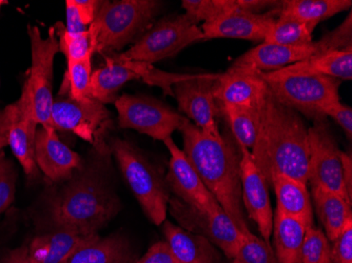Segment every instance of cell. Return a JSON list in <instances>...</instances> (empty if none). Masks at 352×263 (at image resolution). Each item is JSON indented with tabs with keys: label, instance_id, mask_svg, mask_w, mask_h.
Instances as JSON below:
<instances>
[{
	"label": "cell",
	"instance_id": "1",
	"mask_svg": "<svg viewBox=\"0 0 352 263\" xmlns=\"http://www.w3.org/2000/svg\"><path fill=\"white\" fill-rule=\"evenodd\" d=\"M256 111L258 135L250 153L268 185L274 174L308 185V128L300 113L280 104L268 87Z\"/></svg>",
	"mask_w": 352,
	"mask_h": 263
},
{
	"label": "cell",
	"instance_id": "2",
	"mask_svg": "<svg viewBox=\"0 0 352 263\" xmlns=\"http://www.w3.org/2000/svg\"><path fill=\"white\" fill-rule=\"evenodd\" d=\"M183 152L223 211L242 233L251 232L241 187V150L232 135L221 138L204 133L186 119L179 128Z\"/></svg>",
	"mask_w": 352,
	"mask_h": 263
},
{
	"label": "cell",
	"instance_id": "3",
	"mask_svg": "<svg viewBox=\"0 0 352 263\" xmlns=\"http://www.w3.org/2000/svg\"><path fill=\"white\" fill-rule=\"evenodd\" d=\"M120 209L118 198L94 170L73 174L50 203L51 218L57 229L88 236L98 234Z\"/></svg>",
	"mask_w": 352,
	"mask_h": 263
},
{
	"label": "cell",
	"instance_id": "4",
	"mask_svg": "<svg viewBox=\"0 0 352 263\" xmlns=\"http://www.w3.org/2000/svg\"><path fill=\"white\" fill-rule=\"evenodd\" d=\"M161 9L162 3L155 0L102 1L89 27L96 53L110 56L126 45L135 43L151 29Z\"/></svg>",
	"mask_w": 352,
	"mask_h": 263
},
{
	"label": "cell",
	"instance_id": "5",
	"mask_svg": "<svg viewBox=\"0 0 352 263\" xmlns=\"http://www.w3.org/2000/svg\"><path fill=\"white\" fill-rule=\"evenodd\" d=\"M110 149L146 216L154 225H163L171 198L166 179L130 142L114 138Z\"/></svg>",
	"mask_w": 352,
	"mask_h": 263
},
{
	"label": "cell",
	"instance_id": "6",
	"mask_svg": "<svg viewBox=\"0 0 352 263\" xmlns=\"http://www.w3.org/2000/svg\"><path fill=\"white\" fill-rule=\"evenodd\" d=\"M352 47V15L348 14L343 23L328 32L320 41L302 47L262 43L235 59L233 65H246L260 72H272L330 51Z\"/></svg>",
	"mask_w": 352,
	"mask_h": 263
},
{
	"label": "cell",
	"instance_id": "7",
	"mask_svg": "<svg viewBox=\"0 0 352 263\" xmlns=\"http://www.w3.org/2000/svg\"><path fill=\"white\" fill-rule=\"evenodd\" d=\"M262 74L269 90L280 104L314 122L326 118L324 108L340 102V79L326 75L271 77L265 72Z\"/></svg>",
	"mask_w": 352,
	"mask_h": 263
},
{
	"label": "cell",
	"instance_id": "8",
	"mask_svg": "<svg viewBox=\"0 0 352 263\" xmlns=\"http://www.w3.org/2000/svg\"><path fill=\"white\" fill-rule=\"evenodd\" d=\"M201 41H206L203 31L186 14L170 16L152 25L129 50L120 55L129 60L153 65Z\"/></svg>",
	"mask_w": 352,
	"mask_h": 263
},
{
	"label": "cell",
	"instance_id": "9",
	"mask_svg": "<svg viewBox=\"0 0 352 263\" xmlns=\"http://www.w3.org/2000/svg\"><path fill=\"white\" fill-rule=\"evenodd\" d=\"M28 34L31 41V68L25 86L29 91L37 124L52 128L53 65L59 52L58 38L54 27H50L47 36L43 37L38 27L28 25Z\"/></svg>",
	"mask_w": 352,
	"mask_h": 263
},
{
	"label": "cell",
	"instance_id": "10",
	"mask_svg": "<svg viewBox=\"0 0 352 263\" xmlns=\"http://www.w3.org/2000/svg\"><path fill=\"white\" fill-rule=\"evenodd\" d=\"M118 126L165 141L187 118L160 100L142 95L124 94L114 102Z\"/></svg>",
	"mask_w": 352,
	"mask_h": 263
},
{
	"label": "cell",
	"instance_id": "11",
	"mask_svg": "<svg viewBox=\"0 0 352 263\" xmlns=\"http://www.w3.org/2000/svg\"><path fill=\"white\" fill-rule=\"evenodd\" d=\"M308 183L333 192L352 203L344 183L342 151L326 118L314 120V126L308 128Z\"/></svg>",
	"mask_w": 352,
	"mask_h": 263
},
{
	"label": "cell",
	"instance_id": "12",
	"mask_svg": "<svg viewBox=\"0 0 352 263\" xmlns=\"http://www.w3.org/2000/svg\"><path fill=\"white\" fill-rule=\"evenodd\" d=\"M219 74H195L175 82L172 93L182 113L204 133L221 138L217 118L221 111L213 94V86Z\"/></svg>",
	"mask_w": 352,
	"mask_h": 263
},
{
	"label": "cell",
	"instance_id": "13",
	"mask_svg": "<svg viewBox=\"0 0 352 263\" xmlns=\"http://www.w3.org/2000/svg\"><path fill=\"white\" fill-rule=\"evenodd\" d=\"M168 209L181 227L188 232L205 237L219 248L227 259L232 260L244 233L239 231L223 209L214 213H203L176 197L170 198Z\"/></svg>",
	"mask_w": 352,
	"mask_h": 263
},
{
	"label": "cell",
	"instance_id": "14",
	"mask_svg": "<svg viewBox=\"0 0 352 263\" xmlns=\"http://www.w3.org/2000/svg\"><path fill=\"white\" fill-rule=\"evenodd\" d=\"M37 126L29 91L23 84L19 100L0 111V130L7 134L8 146L30 177L38 171L35 160Z\"/></svg>",
	"mask_w": 352,
	"mask_h": 263
},
{
	"label": "cell",
	"instance_id": "15",
	"mask_svg": "<svg viewBox=\"0 0 352 263\" xmlns=\"http://www.w3.org/2000/svg\"><path fill=\"white\" fill-rule=\"evenodd\" d=\"M110 119V112L104 104L93 97L76 102L69 96H59L53 102L51 124L56 130H67L85 141L95 144L100 128Z\"/></svg>",
	"mask_w": 352,
	"mask_h": 263
},
{
	"label": "cell",
	"instance_id": "16",
	"mask_svg": "<svg viewBox=\"0 0 352 263\" xmlns=\"http://www.w3.org/2000/svg\"><path fill=\"white\" fill-rule=\"evenodd\" d=\"M164 144L170 153L166 183L175 194L176 198L203 213H214L223 209L212 194L208 191L183 150L176 146L172 138H168Z\"/></svg>",
	"mask_w": 352,
	"mask_h": 263
},
{
	"label": "cell",
	"instance_id": "17",
	"mask_svg": "<svg viewBox=\"0 0 352 263\" xmlns=\"http://www.w3.org/2000/svg\"><path fill=\"white\" fill-rule=\"evenodd\" d=\"M241 158V187L242 199L246 215L258 225V231L268 244L274 227V211L271 207L269 185L260 170L255 165L250 151L239 146Z\"/></svg>",
	"mask_w": 352,
	"mask_h": 263
},
{
	"label": "cell",
	"instance_id": "18",
	"mask_svg": "<svg viewBox=\"0 0 352 263\" xmlns=\"http://www.w3.org/2000/svg\"><path fill=\"white\" fill-rule=\"evenodd\" d=\"M262 72L246 65H233L226 73L219 74L213 86V94L223 108H254L267 90Z\"/></svg>",
	"mask_w": 352,
	"mask_h": 263
},
{
	"label": "cell",
	"instance_id": "19",
	"mask_svg": "<svg viewBox=\"0 0 352 263\" xmlns=\"http://www.w3.org/2000/svg\"><path fill=\"white\" fill-rule=\"evenodd\" d=\"M280 5L265 13L236 12L229 14L204 23L201 29L206 39L232 38L264 43L267 32L278 19Z\"/></svg>",
	"mask_w": 352,
	"mask_h": 263
},
{
	"label": "cell",
	"instance_id": "20",
	"mask_svg": "<svg viewBox=\"0 0 352 263\" xmlns=\"http://www.w3.org/2000/svg\"><path fill=\"white\" fill-rule=\"evenodd\" d=\"M35 160L37 167L53 181L71 179L73 172L82 168L80 156L59 139L53 128H37Z\"/></svg>",
	"mask_w": 352,
	"mask_h": 263
},
{
	"label": "cell",
	"instance_id": "21",
	"mask_svg": "<svg viewBox=\"0 0 352 263\" xmlns=\"http://www.w3.org/2000/svg\"><path fill=\"white\" fill-rule=\"evenodd\" d=\"M163 225L166 241L182 263H227L226 256L205 237L188 232L170 221Z\"/></svg>",
	"mask_w": 352,
	"mask_h": 263
},
{
	"label": "cell",
	"instance_id": "22",
	"mask_svg": "<svg viewBox=\"0 0 352 263\" xmlns=\"http://www.w3.org/2000/svg\"><path fill=\"white\" fill-rule=\"evenodd\" d=\"M265 73L271 77L326 75L340 80H351L352 47L345 50L330 51L288 65L280 70Z\"/></svg>",
	"mask_w": 352,
	"mask_h": 263
},
{
	"label": "cell",
	"instance_id": "23",
	"mask_svg": "<svg viewBox=\"0 0 352 263\" xmlns=\"http://www.w3.org/2000/svg\"><path fill=\"white\" fill-rule=\"evenodd\" d=\"M270 185L276 193L278 211L305 223L307 229L314 225V205L306 183L283 174H274Z\"/></svg>",
	"mask_w": 352,
	"mask_h": 263
},
{
	"label": "cell",
	"instance_id": "24",
	"mask_svg": "<svg viewBox=\"0 0 352 263\" xmlns=\"http://www.w3.org/2000/svg\"><path fill=\"white\" fill-rule=\"evenodd\" d=\"M280 5L270 0H184L186 15L195 23H208L236 12L265 13Z\"/></svg>",
	"mask_w": 352,
	"mask_h": 263
},
{
	"label": "cell",
	"instance_id": "25",
	"mask_svg": "<svg viewBox=\"0 0 352 263\" xmlns=\"http://www.w3.org/2000/svg\"><path fill=\"white\" fill-rule=\"evenodd\" d=\"M311 189L314 211L323 225L324 233L332 242L352 221V203L328 190L318 187Z\"/></svg>",
	"mask_w": 352,
	"mask_h": 263
},
{
	"label": "cell",
	"instance_id": "26",
	"mask_svg": "<svg viewBox=\"0 0 352 263\" xmlns=\"http://www.w3.org/2000/svg\"><path fill=\"white\" fill-rule=\"evenodd\" d=\"M61 263H132V256L124 239L93 234Z\"/></svg>",
	"mask_w": 352,
	"mask_h": 263
},
{
	"label": "cell",
	"instance_id": "27",
	"mask_svg": "<svg viewBox=\"0 0 352 263\" xmlns=\"http://www.w3.org/2000/svg\"><path fill=\"white\" fill-rule=\"evenodd\" d=\"M306 229L305 223L276 209L271 236L274 237V252L278 263H302Z\"/></svg>",
	"mask_w": 352,
	"mask_h": 263
},
{
	"label": "cell",
	"instance_id": "28",
	"mask_svg": "<svg viewBox=\"0 0 352 263\" xmlns=\"http://www.w3.org/2000/svg\"><path fill=\"white\" fill-rule=\"evenodd\" d=\"M104 58L106 63L104 67L94 71L91 75L90 96L106 106L116 102L118 93L126 82L138 80L140 77L110 56Z\"/></svg>",
	"mask_w": 352,
	"mask_h": 263
},
{
	"label": "cell",
	"instance_id": "29",
	"mask_svg": "<svg viewBox=\"0 0 352 263\" xmlns=\"http://www.w3.org/2000/svg\"><path fill=\"white\" fill-rule=\"evenodd\" d=\"M351 5V0H285L280 1L278 16L316 27L322 21L347 11Z\"/></svg>",
	"mask_w": 352,
	"mask_h": 263
},
{
	"label": "cell",
	"instance_id": "30",
	"mask_svg": "<svg viewBox=\"0 0 352 263\" xmlns=\"http://www.w3.org/2000/svg\"><path fill=\"white\" fill-rule=\"evenodd\" d=\"M316 27L294 19L278 16L276 23L267 32L264 43L271 45L302 47L314 43Z\"/></svg>",
	"mask_w": 352,
	"mask_h": 263
},
{
	"label": "cell",
	"instance_id": "31",
	"mask_svg": "<svg viewBox=\"0 0 352 263\" xmlns=\"http://www.w3.org/2000/svg\"><path fill=\"white\" fill-rule=\"evenodd\" d=\"M221 115L226 118L231 135L239 146L251 151L258 135V111L254 108H223Z\"/></svg>",
	"mask_w": 352,
	"mask_h": 263
},
{
	"label": "cell",
	"instance_id": "32",
	"mask_svg": "<svg viewBox=\"0 0 352 263\" xmlns=\"http://www.w3.org/2000/svg\"><path fill=\"white\" fill-rule=\"evenodd\" d=\"M63 76L59 96H69L76 102H84L90 96V81L92 75V57L68 62Z\"/></svg>",
	"mask_w": 352,
	"mask_h": 263
},
{
	"label": "cell",
	"instance_id": "33",
	"mask_svg": "<svg viewBox=\"0 0 352 263\" xmlns=\"http://www.w3.org/2000/svg\"><path fill=\"white\" fill-rule=\"evenodd\" d=\"M111 58L116 62L124 65L126 68L133 71L140 79L145 81L146 84L151 86H157L163 89L165 94L172 95V86L175 82L189 78L191 74H174V73L164 72L157 70L150 63L140 62V61L129 60L124 58L120 54L110 55Z\"/></svg>",
	"mask_w": 352,
	"mask_h": 263
},
{
	"label": "cell",
	"instance_id": "34",
	"mask_svg": "<svg viewBox=\"0 0 352 263\" xmlns=\"http://www.w3.org/2000/svg\"><path fill=\"white\" fill-rule=\"evenodd\" d=\"M53 27L58 38L59 52L65 54L67 63L93 57L96 53L94 38L89 30L80 34L70 35L63 23H57Z\"/></svg>",
	"mask_w": 352,
	"mask_h": 263
},
{
	"label": "cell",
	"instance_id": "35",
	"mask_svg": "<svg viewBox=\"0 0 352 263\" xmlns=\"http://www.w3.org/2000/svg\"><path fill=\"white\" fill-rule=\"evenodd\" d=\"M231 263H278L274 249L253 233H244Z\"/></svg>",
	"mask_w": 352,
	"mask_h": 263
},
{
	"label": "cell",
	"instance_id": "36",
	"mask_svg": "<svg viewBox=\"0 0 352 263\" xmlns=\"http://www.w3.org/2000/svg\"><path fill=\"white\" fill-rule=\"evenodd\" d=\"M302 263H333L331 242L323 229L316 225L306 229L302 249Z\"/></svg>",
	"mask_w": 352,
	"mask_h": 263
},
{
	"label": "cell",
	"instance_id": "37",
	"mask_svg": "<svg viewBox=\"0 0 352 263\" xmlns=\"http://www.w3.org/2000/svg\"><path fill=\"white\" fill-rule=\"evenodd\" d=\"M93 235V234H92ZM90 236H82L68 229L47 234L49 254L43 263H61Z\"/></svg>",
	"mask_w": 352,
	"mask_h": 263
},
{
	"label": "cell",
	"instance_id": "38",
	"mask_svg": "<svg viewBox=\"0 0 352 263\" xmlns=\"http://www.w3.org/2000/svg\"><path fill=\"white\" fill-rule=\"evenodd\" d=\"M15 169L5 153L0 152V214H3L13 203L16 191Z\"/></svg>",
	"mask_w": 352,
	"mask_h": 263
},
{
	"label": "cell",
	"instance_id": "39",
	"mask_svg": "<svg viewBox=\"0 0 352 263\" xmlns=\"http://www.w3.org/2000/svg\"><path fill=\"white\" fill-rule=\"evenodd\" d=\"M331 243L333 263H352V221Z\"/></svg>",
	"mask_w": 352,
	"mask_h": 263
},
{
	"label": "cell",
	"instance_id": "40",
	"mask_svg": "<svg viewBox=\"0 0 352 263\" xmlns=\"http://www.w3.org/2000/svg\"><path fill=\"white\" fill-rule=\"evenodd\" d=\"M324 116L326 118L331 117L334 122H337L344 132H345L347 138L351 140L352 138V110L350 106H345L340 102H333L326 106L323 110Z\"/></svg>",
	"mask_w": 352,
	"mask_h": 263
},
{
	"label": "cell",
	"instance_id": "41",
	"mask_svg": "<svg viewBox=\"0 0 352 263\" xmlns=\"http://www.w3.org/2000/svg\"><path fill=\"white\" fill-rule=\"evenodd\" d=\"M136 263H182L174 255L167 241H160L152 245L145 256Z\"/></svg>",
	"mask_w": 352,
	"mask_h": 263
},
{
	"label": "cell",
	"instance_id": "42",
	"mask_svg": "<svg viewBox=\"0 0 352 263\" xmlns=\"http://www.w3.org/2000/svg\"><path fill=\"white\" fill-rule=\"evenodd\" d=\"M73 1L82 23L87 27H90L98 15L102 1H98V0H73Z\"/></svg>",
	"mask_w": 352,
	"mask_h": 263
},
{
	"label": "cell",
	"instance_id": "43",
	"mask_svg": "<svg viewBox=\"0 0 352 263\" xmlns=\"http://www.w3.org/2000/svg\"><path fill=\"white\" fill-rule=\"evenodd\" d=\"M66 16L67 25H65V27H66V31L68 34H80V33H85V32L88 31L89 27L82 23L73 0L66 1Z\"/></svg>",
	"mask_w": 352,
	"mask_h": 263
},
{
	"label": "cell",
	"instance_id": "44",
	"mask_svg": "<svg viewBox=\"0 0 352 263\" xmlns=\"http://www.w3.org/2000/svg\"><path fill=\"white\" fill-rule=\"evenodd\" d=\"M49 254L47 235L36 237L29 245V256L32 263H43Z\"/></svg>",
	"mask_w": 352,
	"mask_h": 263
},
{
	"label": "cell",
	"instance_id": "45",
	"mask_svg": "<svg viewBox=\"0 0 352 263\" xmlns=\"http://www.w3.org/2000/svg\"><path fill=\"white\" fill-rule=\"evenodd\" d=\"M0 263H32L29 256V245L23 244L11 251Z\"/></svg>",
	"mask_w": 352,
	"mask_h": 263
},
{
	"label": "cell",
	"instance_id": "46",
	"mask_svg": "<svg viewBox=\"0 0 352 263\" xmlns=\"http://www.w3.org/2000/svg\"><path fill=\"white\" fill-rule=\"evenodd\" d=\"M344 183L349 198L352 201V159L349 154L342 152Z\"/></svg>",
	"mask_w": 352,
	"mask_h": 263
},
{
	"label": "cell",
	"instance_id": "47",
	"mask_svg": "<svg viewBox=\"0 0 352 263\" xmlns=\"http://www.w3.org/2000/svg\"><path fill=\"white\" fill-rule=\"evenodd\" d=\"M9 144L8 142L7 134L3 130H0V152H3V148Z\"/></svg>",
	"mask_w": 352,
	"mask_h": 263
},
{
	"label": "cell",
	"instance_id": "48",
	"mask_svg": "<svg viewBox=\"0 0 352 263\" xmlns=\"http://www.w3.org/2000/svg\"><path fill=\"white\" fill-rule=\"evenodd\" d=\"M8 1H5V0H0V11H1V9H3V7H5V5H8Z\"/></svg>",
	"mask_w": 352,
	"mask_h": 263
}]
</instances>
